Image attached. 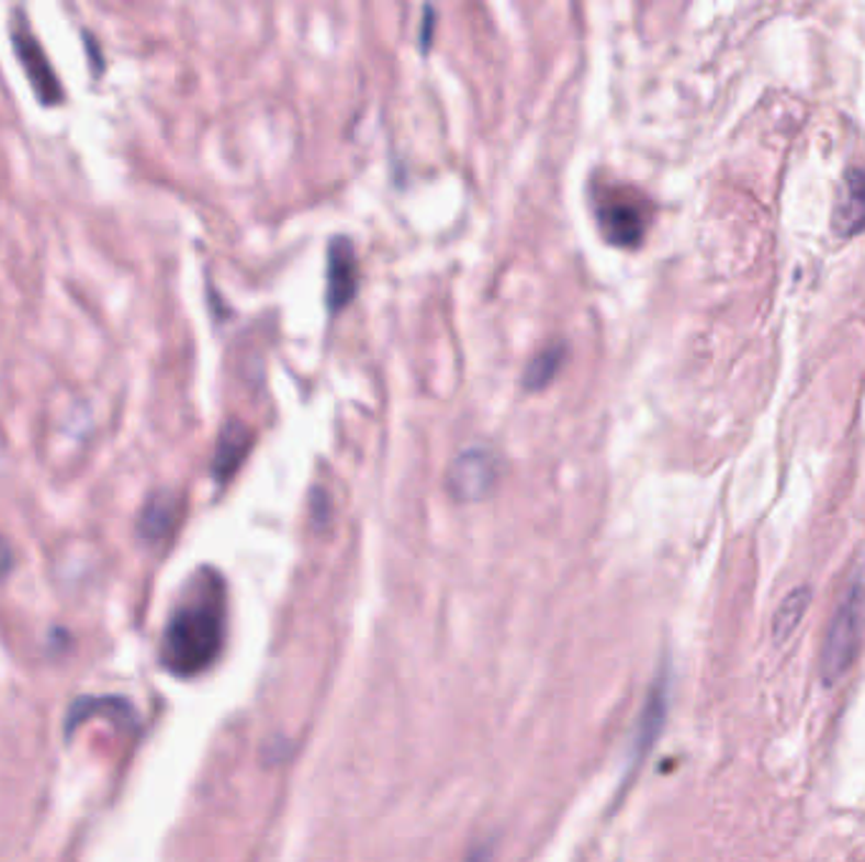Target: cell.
I'll return each mask as SVG.
<instances>
[{
  "mask_svg": "<svg viewBox=\"0 0 865 862\" xmlns=\"http://www.w3.org/2000/svg\"><path fill=\"white\" fill-rule=\"evenodd\" d=\"M226 642V587L213 569L188 584L165 625L160 660L172 675L195 678L218 660Z\"/></svg>",
  "mask_w": 865,
  "mask_h": 862,
  "instance_id": "1",
  "label": "cell"
},
{
  "mask_svg": "<svg viewBox=\"0 0 865 862\" xmlns=\"http://www.w3.org/2000/svg\"><path fill=\"white\" fill-rule=\"evenodd\" d=\"M863 607V584L855 580L840 597L833 620H830L825 632V646H822L820 658V675L825 685H835L845 675L847 668L853 665V658L861 646Z\"/></svg>",
  "mask_w": 865,
  "mask_h": 862,
  "instance_id": "2",
  "label": "cell"
},
{
  "mask_svg": "<svg viewBox=\"0 0 865 862\" xmlns=\"http://www.w3.org/2000/svg\"><path fill=\"white\" fill-rule=\"evenodd\" d=\"M597 221H600L603 236L613 246H638L648 231V203L633 190L615 188L600 198L597 203Z\"/></svg>",
  "mask_w": 865,
  "mask_h": 862,
  "instance_id": "3",
  "label": "cell"
},
{
  "mask_svg": "<svg viewBox=\"0 0 865 862\" xmlns=\"http://www.w3.org/2000/svg\"><path fill=\"white\" fill-rule=\"evenodd\" d=\"M13 48L19 54L23 71H26L29 81L33 83V91H36L38 99L44 104H58L64 99L61 81H58L56 71L48 56L44 52V46L38 44L36 36L26 29V23L21 26H13Z\"/></svg>",
  "mask_w": 865,
  "mask_h": 862,
  "instance_id": "4",
  "label": "cell"
},
{
  "mask_svg": "<svg viewBox=\"0 0 865 862\" xmlns=\"http://www.w3.org/2000/svg\"><path fill=\"white\" fill-rule=\"evenodd\" d=\"M360 283V266L352 240L337 236L329 240L327 250V304L329 312H342L355 299Z\"/></svg>",
  "mask_w": 865,
  "mask_h": 862,
  "instance_id": "5",
  "label": "cell"
},
{
  "mask_svg": "<svg viewBox=\"0 0 865 862\" xmlns=\"http://www.w3.org/2000/svg\"><path fill=\"white\" fill-rule=\"evenodd\" d=\"M833 228L838 236L853 238L865 231V170L851 167L843 175L833 208Z\"/></svg>",
  "mask_w": 865,
  "mask_h": 862,
  "instance_id": "6",
  "label": "cell"
},
{
  "mask_svg": "<svg viewBox=\"0 0 865 862\" xmlns=\"http://www.w3.org/2000/svg\"><path fill=\"white\" fill-rule=\"evenodd\" d=\"M496 481V463L488 450L473 448L451 466V491L459 499H481Z\"/></svg>",
  "mask_w": 865,
  "mask_h": 862,
  "instance_id": "7",
  "label": "cell"
},
{
  "mask_svg": "<svg viewBox=\"0 0 865 862\" xmlns=\"http://www.w3.org/2000/svg\"><path fill=\"white\" fill-rule=\"evenodd\" d=\"M182 501L175 491H155L139 508L137 534L149 544L168 539L180 522Z\"/></svg>",
  "mask_w": 865,
  "mask_h": 862,
  "instance_id": "8",
  "label": "cell"
},
{
  "mask_svg": "<svg viewBox=\"0 0 865 862\" xmlns=\"http://www.w3.org/2000/svg\"><path fill=\"white\" fill-rule=\"evenodd\" d=\"M254 435L248 430L246 423L240 421H228L223 425L218 433V440H215L213 460H211V473L218 483H226L233 473L238 471V466L244 463L248 450H251Z\"/></svg>",
  "mask_w": 865,
  "mask_h": 862,
  "instance_id": "9",
  "label": "cell"
},
{
  "mask_svg": "<svg viewBox=\"0 0 865 862\" xmlns=\"http://www.w3.org/2000/svg\"><path fill=\"white\" fill-rule=\"evenodd\" d=\"M665 710H669V681H665V675H661L653 685L651 696H648L643 718H640V726H638V734H636L633 764H640L648 751H651L653 741L659 739L663 721H665Z\"/></svg>",
  "mask_w": 865,
  "mask_h": 862,
  "instance_id": "10",
  "label": "cell"
},
{
  "mask_svg": "<svg viewBox=\"0 0 865 862\" xmlns=\"http://www.w3.org/2000/svg\"><path fill=\"white\" fill-rule=\"evenodd\" d=\"M810 600H812L810 587H797L782 600L775 617H772V638H775V642H785L793 638L797 625L802 623L805 613H808Z\"/></svg>",
  "mask_w": 865,
  "mask_h": 862,
  "instance_id": "11",
  "label": "cell"
},
{
  "mask_svg": "<svg viewBox=\"0 0 865 862\" xmlns=\"http://www.w3.org/2000/svg\"><path fill=\"white\" fill-rule=\"evenodd\" d=\"M564 355H568L564 345H554V347H547L544 351H539V355L527 365V370H524V384H527L529 390L544 388V384L552 380L557 372H560Z\"/></svg>",
  "mask_w": 865,
  "mask_h": 862,
  "instance_id": "12",
  "label": "cell"
},
{
  "mask_svg": "<svg viewBox=\"0 0 865 862\" xmlns=\"http://www.w3.org/2000/svg\"><path fill=\"white\" fill-rule=\"evenodd\" d=\"M13 564H15V555H13L11 541H8L5 537H0V576H5L8 572H11Z\"/></svg>",
  "mask_w": 865,
  "mask_h": 862,
  "instance_id": "13",
  "label": "cell"
},
{
  "mask_svg": "<svg viewBox=\"0 0 865 862\" xmlns=\"http://www.w3.org/2000/svg\"><path fill=\"white\" fill-rule=\"evenodd\" d=\"M430 15H436V13H432L430 8H426V26H423L426 31H423V36H420V44H423V46H428V44H430V26H436V23H432L436 19L430 21Z\"/></svg>",
  "mask_w": 865,
  "mask_h": 862,
  "instance_id": "14",
  "label": "cell"
}]
</instances>
